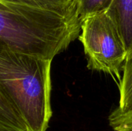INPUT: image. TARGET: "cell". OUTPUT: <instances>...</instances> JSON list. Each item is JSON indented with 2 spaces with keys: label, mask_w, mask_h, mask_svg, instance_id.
Returning a JSON list of instances; mask_svg holds the SVG:
<instances>
[{
  "label": "cell",
  "mask_w": 132,
  "mask_h": 131,
  "mask_svg": "<svg viewBox=\"0 0 132 131\" xmlns=\"http://www.w3.org/2000/svg\"><path fill=\"white\" fill-rule=\"evenodd\" d=\"M76 9L56 11L0 0V49L52 60L80 33Z\"/></svg>",
  "instance_id": "1"
},
{
  "label": "cell",
  "mask_w": 132,
  "mask_h": 131,
  "mask_svg": "<svg viewBox=\"0 0 132 131\" xmlns=\"http://www.w3.org/2000/svg\"><path fill=\"white\" fill-rule=\"evenodd\" d=\"M52 60L0 49V86L29 131H46L51 120Z\"/></svg>",
  "instance_id": "2"
},
{
  "label": "cell",
  "mask_w": 132,
  "mask_h": 131,
  "mask_svg": "<svg viewBox=\"0 0 132 131\" xmlns=\"http://www.w3.org/2000/svg\"><path fill=\"white\" fill-rule=\"evenodd\" d=\"M78 38L84 46L87 68L110 74L120 83V72L127 59V52L115 25L107 12L83 19Z\"/></svg>",
  "instance_id": "3"
},
{
  "label": "cell",
  "mask_w": 132,
  "mask_h": 131,
  "mask_svg": "<svg viewBox=\"0 0 132 131\" xmlns=\"http://www.w3.org/2000/svg\"><path fill=\"white\" fill-rule=\"evenodd\" d=\"M107 14L115 25L125 47L127 57L132 55V0H113Z\"/></svg>",
  "instance_id": "4"
},
{
  "label": "cell",
  "mask_w": 132,
  "mask_h": 131,
  "mask_svg": "<svg viewBox=\"0 0 132 131\" xmlns=\"http://www.w3.org/2000/svg\"><path fill=\"white\" fill-rule=\"evenodd\" d=\"M0 131H29L15 106L1 86Z\"/></svg>",
  "instance_id": "5"
},
{
  "label": "cell",
  "mask_w": 132,
  "mask_h": 131,
  "mask_svg": "<svg viewBox=\"0 0 132 131\" xmlns=\"http://www.w3.org/2000/svg\"><path fill=\"white\" fill-rule=\"evenodd\" d=\"M119 92V105L114 112L121 115L132 114V55L127 57L125 62Z\"/></svg>",
  "instance_id": "6"
},
{
  "label": "cell",
  "mask_w": 132,
  "mask_h": 131,
  "mask_svg": "<svg viewBox=\"0 0 132 131\" xmlns=\"http://www.w3.org/2000/svg\"><path fill=\"white\" fill-rule=\"evenodd\" d=\"M113 0H75L76 11L80 22L90 15L105 12Z\"/></svg>",
  "instance_id": "7"
},
{
  "label": "cell",
  "mask_w": 132,
  "mask_h": 131,
  "mask_svg": "<svg viewBox=\"0 0 132 131\" xmlns=\"http://www.w3.org/2000/svg\"><path fill=\"white\" fill-rule=\"evenodd\" d=\"M56 11L76 9L75 0H4Z\"/></svg>",
  "instance_id": "8"
},
{
  "label": "cell",
  "mask_w": 132,
  "mask_h": 131,
  "mask_svg": "<svg viewBox=\"0 0 132 131\" xmlns=\"http://www.w3.org/2000/svg\"><path fill=\"white\" fill-rule=\"evenodd\" d=\"M108 120L114 131H132V114L121 115L113 111Z\"/></svg>",
  "instance_id": "9"
}]
</instances>
